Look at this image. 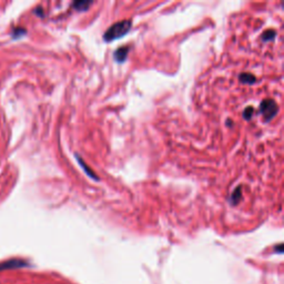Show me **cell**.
Here are the masks:
<instances>
[{"label": "cell", "mask_w": 284, "mask_h": 284, "mask_svg": "<svg viewBox=\"0 0 284 284\" xmlns=\"http://www.w3.org/2000/svg\"><path fill=\"white\" fill-rule=\"evenodd\" d=\"M29 266V262L23 259H10V260L0 262V272L7 270H16L23 269Z\"/></svg>", "instance_id": "3"}, {"label": "cell", "mask_w": 284, "mask_h": 284, "mask_svg": "<svg viewBox=\"0 0 284 284\" xmlns=\"http://www.w3.org/2000/svg\"><path fill=\"white\" fill-rule=\"evenodd\" d=\"M274 251L277 252V253H279V254H282L283 253V244L280 243L278 246H275Z\"/></svg>", "instance_id": "11"}, {"label": "cell", "mask_w": 284, "mask_h": 284, "mask_svg": "<svg viewBox=\"0 0 284 284\" xmlns=\"http://www.w3.org/2000/svg\"><path fill=\"white\" fill-rule=\"evenodd\" d=\"M91 3L93 2H90V1H85V0H81V1H76L73 3V7L76 8L77 10H82V11H85L87 10L88 8H89L91 6Z\"/></svg>", "instance_id": "6"}, {"label": "cell", "mask_w": 284, "mask_h": 284, "mask_svg": "<svg viewBox=\"0 0 284 284\" xmlns=\"http://www.w3.org/2000/svg\"><path fill=\"white\" fill-rule=\"evenodd\" d=\"M128 52H129V47H121L116 51V59L117 61L119 62H122L127 59V56H128Z\"/></svg>", "instance_id": "4"}, {"label": "cell", "mask_w": 284, "mask_h": 284, "mask_svg": "<svg viewBox=\"0 0 284 284\" xmlns=\"http://www.w3.org/2000/svg\"><path fill=\"white\" fill-rule=\"evenodd\" d=\"M240 198H241V188H237V189L233 192V195H232L233 204H237V202H239Z\"/></svg>", "instance_id": "9"}, {"label": "cell", "mask_w": 284, "mask_h": 284, "mask_svg": "<svg viewBox=\"0 0 284 284\" xmlns=\"http://www.w3.org/2000/svg\"><path fill=\"white\" fill-rule=\"evenodd\" d=\"M253 111H254V109H253L252 107H248V108H246V109H245L244 112H243L244 119H246V120L251 119V117H252V115H253Z\"/></svg>", "instance_id": "10"}, {"label": "cell", "mask_w": 284, "mask_h": 284, "mask_svg": "<svg viewBox=\"0 0 284 284\" xmlns=\"http://www.w3.org/2000/svg\"><path fill=\"white\" fill-rule=\"evenodd\" d=\"M131 29V22L130 20H122V22H119L108 29V30L104 32L103 38L108 43H110L112 40L119 39L121 37H123L124 35L130 31Z\"/></svg>", "instance_id": "1"}, {"label": "cell", "mask_w": 284, "mask_h": 284, "mask_svg": "<svg viewBox=\"0 0 284 284\" xmlns=\"http://www.w3.org/2000/svg\"><path fill=\"white\" fill-rule=\"evenodd\" d=\"M240 80L241 82L246 83V85H252V83L256 82L257 79L251 73H242L240 76Z\"/></svg>", "instance_id": "5"}, {"label": "cell", "mask_w": 284, "mask_h": 284, "mask_svg": "<svg viewBox=\"0 0 284 284\" xmlns=\"http://www.w3.org/2000/svg\"><path fill=\"white\" fill-rule=\"evenodd\" d=\"M260 110L262 112V115L264 116V118L266 121H270L271 119L274 118V116L277 115L278 112V106L273 100L266 99L264 101H262L260 106Z\"/></svg>", "instance_id": "2"}, {"label": "cell", "mask_w": 284, "mask_h": 284, "mask_svg": "<svg viewBox=\"0 0 284 284\" xmlns=\"http://www.w3.org/2000/svg\"><path fill=\"white\" fill-rule=\"evenodd\" d=\"M274 37H275V32H274V30L271 29V30H268V31H265L264 33H263L262 39L264 41H268V40L274 39Z\"/></svg>", "instance_id": "8"}, {"label": "cell", "mask_w": 284, "mask_h": 284, "mask_svg": "<svg viewBox=\"0 0 284 284\" xmlns=\"http://www.w3.org/2000/svg\"><path fill=\"white\" fill-rule=\"evenodd\" d=\"M77 158H78V162H79V165H81V166L83 168V170L86 171V173L88 174V175H90L91 178L93 179H95V180H97V177H95V174L93 172V171H91V169L90 168H88L87 166V165L85 164V162H83V160H82V158H80V157H78L77 156Z\"/></svg>", "instance_id": "7"}]
</instances>
